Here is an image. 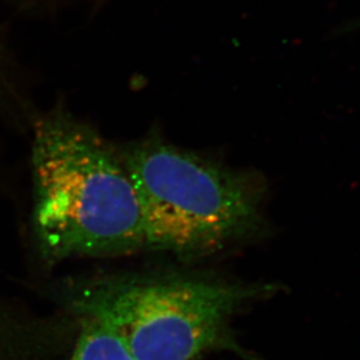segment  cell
Returning <instances> with one entry per match:
<instances>
[{"label":"cell","mask_w":360,"mask_h":360,"mask_svg":"<svg viewBox=\"0 0 360 360\" xmlns=\"http://www.w3.org/2000/svg\"><path fill=\"white\" fill-rule=\"evenodd\" d=\"M273 290L217 274L149 271L66 277L51 295L59 310L114 333L135 360H201L217 352L261 360L240 345L232 322Z\"/></svg>","instance_id":"obj_1"},{"label":"cell","mask_w":360,"mask_h":360,"mask_svg":"<svg viewBox=\"0 0 360 360\" xmlns=\"http://www.w3.org/2000/svg\"><path fill=\"white\" fill-rule=\"evenodd\" d=\"M33 174L46 264L146 250L139 197L120 151L63 108L37 125Z\"/></svg>","instance_id":"obj_2"},{"label":"cell","mask_w":360,"mask_h":360,"mask_svg":"<svg viewBox=\"0 0 360 360\" xmlns=\"http://www.w3.org/2000/svg\"><path fill=\"white\" fill-rule=\"evenodd\" d=\"M118 151L139 197L146 250L199 260L264 234V187L255 174L160 135Z\"/></svg>","instance_id":"obj_3"},{"label":"cell","mask_w":360,"mask_h":360,"mask_svg":"<svg viewBox=\"0 0 360 360\" xmlns=\"http://www.w3.org/2000/svg\"><path fill=\"white\" fill-rule=\"evenodd\" d=\"M70 315L72 326L59 360H135L124 344L104 326L84 316Z\"/></svg>","instance_id":"obj_4"}]
</instances>
